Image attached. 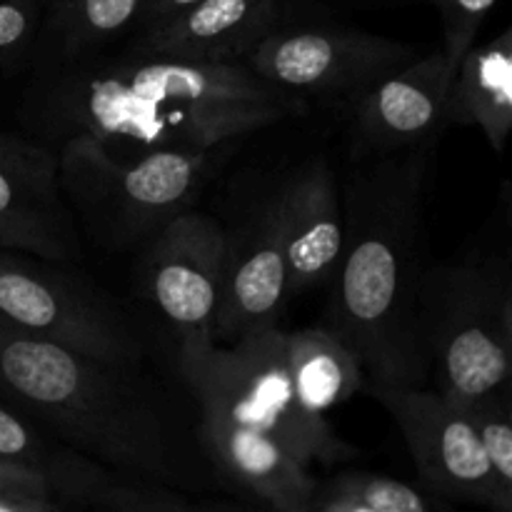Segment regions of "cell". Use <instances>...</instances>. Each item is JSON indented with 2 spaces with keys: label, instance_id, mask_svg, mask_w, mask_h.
Here are the masks:
<instances>
[{
  "label": "cell",
  "instance_id": "cell-1",
  "mask_svg": "<svg viewBox=\"0 0 512 512\" xmlns=\"http://www.w3.org/2000/svg\"><path fill=\"white\" fill-rule=\"evenodd\" d=\"M25 105V120L48 148L90 140L115 155L218 150L303 110L298 95L245 63L133 53L40 70Z\"/></svg>",
  "mask_w": 512,
  "mask_h": 512
},
{
  "label": "cell",
  "instance_id": "cell-2",
  "mask_svg": "<svg viewBox=\"0 0 512 512\" xmlns=\"http://www.w3.org/2000/svg\"><path fill=\"white\" fill-rule=\"evenodd\" d=\"M435 140L383 155L345 193V240L328 325L373 385H425L423 193Z\"/></svg>",
  "mask_w": 512,
  "mask_h": 512
},
{
  "label": "cell",
  "instance_id": "cell-3",
  "mask_svg": "<svg viewBox=\"0 0 512 512\" xmlns=\"http://www.w3.org/2000/svg\"><path fill=\"white\" fill-rule=\"evenodd\" d=\"M178 365L200 408V440L210 458L278 512L313 505L310 465L353 458L328 420L295 395L278 325L230 345L180 338Z\"/></svg>",
  "mask_w": 512,
  "mask_h": 512
},
{
  "label": "cell",
  "instance_id": "cell-4",
  "mask_svg": "<svg viewBox=\"0 0 512 512\" xmlns=\"http://www.w3.org/2000/svg\"><path fill=\"white\" fill-rule=\"evenodd\" d=\"M128 368L35 338L0 318V400L75 453L130 478L173 483L178 450Z\"/></svg>",
  "mask_w": 512,
  "mask_h": 512
},
{
  "label": "cell",
  "instance_id": "cell-5",
  "mask_svg": "<svg viewBox=\"0 0 512 512\" xmlns=\"http://www.w3.org/2000/svg\"><path fill=\"white\" fill-rule=\"evenodd\" d=\"M510 273L503 258L425 270L423 335L438 393L488 400L512 378Z\"/></svg>",
  "mask_w": 512,
  "mask_h": 512
},
{
  "label": "cell",
  "instance_id": "cell-6",
  "mask_svg": "<svg viewBox=\"0 0 512 512\" xmlns=\"http://www.w3.org/2000/svg\"><path fill=\"white\" fill-rule=\"evenodd\" d=\"M218 150L115 155L90 140H68L55 153L63 190L90 228L113 240H128L153 235L188 210Z\"/></svg>",
  "mask_w": 512,
  "mask_h": 512
},
{
  "label": "cell",
  "instance_id": "cell-7",
  "mask_svg": "<svg viewBox=\"0 0 512 512\" xmlns=\"http://www.w3.org/2000/svg\"><path fill=\"white\" fill-rule=\"evenodd\" d=\"M0 318L115 368H130L140 358L138 338L118 310L65 275L8 250H0Z\"/></svg>",
  "mask_w": 512,
  "mask_h": 512
},
{
  "label": "cell",
  "instance_id": "cell-8",
  "mask_svg": "<svg viewBox=\"0 0 512 512\" xmlns=\"http://www.w3.org/2000/svg\"><path fill=\"white\" fill-rule=\"evenodd\" d=\"M370 393L400 428L430 493L493 508V468L470 408L423 385H370Z\"/></svg>",
  "mask_w": 512,
  "mask_h": 512
},
{
  "label": "cell",
  "instance_id": "cell-9",
  "mask_svg": "<svg viewBox=\"0 0 512 512\" xmlns=\"http://www.w3.org/2000/svg\"><path fill=\"white\" fill-rule=\"evenodd\" d=\"M418 58L400 40L353 28H290L265 35L245 65L290 95H360Z\"/></svg>",
  "mask_w": 512,
  "mask_h": 512
},
{
  "label": "cell",
  "instance_id": "cell-10",
  "mask_svg": "<svg viewBox=\"0 0 512 512\" xmlns=\"http://www.w3.org/2000/svg\"><path fill=\"white\" fill-rule=\"evenodd\" d=\"M153 235L143 263L145 293L180 338H213L230 235L213 215L198 210H183Z\"/></svg>",
  "mask_w": 512,
  "mask_h": 512
},
{
  "label": "cell",
  "instance_id": "cell-11",
  "mask_svg": "<svg viewBox=\"0 0 512 512\" xmlns=\"http://www.w3.org/2000/svg\"><path fill=\"white\" fill-rule=\"evenodd\" d=\"M63 193L53 148L0 133V250L45 260L78 255L75 218Z\"/></svg>",
  "mask_w": 512,
  "mask_h": 512
},
{
  "label": "cell",
  "instance_id": "cell-12",
  "mask_svg": "<svg viewBox=\"0 0 512 512\" xmlns=\"http://www.w3.org/2000/svg\"><path fill=\"white\" fill-rule=\"evenodd\" d=\"M453 80V65L435 50L370 85L358 98L350 130L355 155H388L438 138L448 125Z\"/></svg>",
  "mask_w": 512,
  "mask_h": 512
},
{
  "label": "cell",
  "instance_id": "cell-13",
  "mask_svg": "<svg viewBox=\"0 0 512 512\" xmlns=\"http://www.w3.org/2000/svg\"><path fill=\"white\" fill-rule=\"evenodd\" d=\"M288 298L283 213L280 200L273 198L243 238H230L228 273L213 330L215 343H235L243 335L275 328Z\"/></svg>",
  "mask_w": 512,
  "mask_h": 512
},
{
  "label": "cell",
  "instance_id": "cell-14",
  "mask_svg": "<svg viewBox=\"0 0 512 512\" xmlns=\"http://www.w3.org/2000/svg\"><path fill=\"white\" fill-rule=\"evenodd\" d=\"M275 0H200L155 28L140 30L130 53L185 63H245L275 30Z\"/></svg>",
  "mask_w": 512,
  "mask_h": 512
},
{
  "label": "cell",
  "instance_id": "cell-15",
  "mask_svg": "<svg viewBox=\"0 0 512 512\" xmlns=\"http://www.w3.org/2000/svg\"><path fill=\"white\" fill-rule=\"evenodd\" d=\"M283 213L288 293L305 290L333 278L345 240V210L333 170L315 160L300 170L278 193Z\"/></svg>",
  "mask_w": 512,
  "mask_h": 512
},
{
  "label": "cell",
  "instance_id": "cell-16",
  "mask_svg": "<svg viewBox=\"0 0 512 512\" xmlns=\"http://www.w3.org/2000/svg\"><path fill=\"white\" fill-rule=\"evenodd\" d=\"M448 125L478 128L495 153L512 135V23L498 38L473 45L455 73Z\"/></svg>",
  "mask_w": 512,
  "mask_h": 512
},
{
  "label": "cell",
  "instance_id": "cell-17",
  "mask_svg": "<svg viewBox=\"0 0 512 512\" xmlns=\"http://www.w3.org/2000/svg\"><path fill=\"white\" fill-rule=\"evenodd\" d=\"M148 0H45L38 55L43 70L93 58L98 48L138 23Z\"/></svg>",
  "mask_w": 512,
  "mask_h": 512
},
{
  "label": "cell",
  "instance_id": "cell-18",
  "mask_svg": "<svg viewBox=\"0 0 512 512\" xmlns=\"http://www.w3.org/2000/svg\"><path fill=\"white\" fill-rule=\"evenodd\" d=\"M283 355L295 395L318 415L348 403L363 385L358 355L328 328L283 333Z\"/></svg>",
  "mask_w": 512,
  "mask_h": 512
},
{
  "label": "cell",
  "instance_id": "cell-19",
  "mask_svg": "<svg viewBox=\"0 0 512 512\" xmlns=\"http://www.w3.org/2000/svg\"><path fill=\"white\" fill-rule=\"evenodd\" d=\"M0 458L40 470L53 485L55 498H63L70 505H75L83 488H88L100 468H105L55 440L3 400H0Z\"/></svg>",
  "mask_w": 512,
  "mask_h": 512
},
{
  "label": "cell",
  "instance_id": "cell-20",
  "mask_svg": "<svg viewBox=\"0 0 512 512\" xmlns=\"http://www.w3.org/2000/svg\"><path fill=\"white\" fill-rule=\"evenodd\" d=\"M75 505L93 512H238L215 505H195L150 480L118 475L110 468L100 470Z\"/></svg>",
  "mask_w": 512,
  "mask_h": 512
},
{
  "label": "cell",
  "instance_id": "cell-21",
  "mask_svg": "<svg viewBox=\"0 0 512 512\" xmlns=\"http://www.w3.org/2000/svg\"><path fill=\"white\" fill-rule=\"evenodd\" d=\"M333 488L353 495L375 512H453L440 495H425L423 490L373 473H348L335 480Z\"/></svg>",
  "mask_w": 512,
  "mask_h": 512
},
{
  "label": "cell",
  "instance_id": "cell-22",
  "mask_svg": "<svg viewBox=\"0 0 512 512\" xmlns=\"http://www.w3.org/2000/svg\"><path fill=\"white\" fill-rule=\"evenodd\" d=\"M468 408L478 423L485 450H488L490 468H493L495 500L490 510L512 512V428L490 398L468 405Z\"/></svg>",
  "mask_w": 512,
  "mask_h": 512
},
{
  "label": "cell",
  "instance_id": "cell-23",
  "mask_svg": "<svg viewBox=\"0 0 512 512\" xmlns=\"http://www.w3.org/2000/svg\"><path fill=\"white\" fill-rule=\"evenodd\" d=\"M433 5L443 23V53L458 73L460 63L475 45L480 25L490 15L498 0H425Z\"/></svg>",
  "mask_w": 512,
  "mask_h": 512
},
{
  "label": "cell",
  "instance_id": "cell-24",
  "mask_svg": "<svg viewBox=\"0 0 512 512\" xmlns=\"http://www.w3.org/2000/svg\"><path fill=\"white\" fill-rule=\"evenodd\" d=\"M43 13L45 0H0V65L33 48Z\"/></svg>",
  "mask_w": 512,
  "mask_h": 512
},
{
  "label": "cell",
  "instance_id": "cell-25",
  "mask_svg": "<svg viewBox=\"0 0 512 512\" xmlns=\"http://www.w3.org/2000/svg\"><path fill=\"white\" fill-rule=\"evenodd\" d=\"M0 493L38 495V498H55L53 485L40 470L15 460L0 458Z\"/></svg>",
  "mask_w": 512,
  "mask_h": 512
},
{
  "label": "cell",
  "instance_id": "cell-26",
  "mask_svg": "<svg viewBox=\"0 0 512 512\" xmlns=\"http://www.w3.org/2000/svg\"><path fill=\"white\" fill-rule=\"evenodd\" d=\"M198 3L200 0H148L138 20L140 30H148V28H155V25L168 23V20H173L175 15L185 13V10L193 8V5Z\"/></svg>",
  "mask_w": 512,
  "mask_h": 512
},
{
  "label": "cell",
  "instance_id": "cell-27",
  "mask_svg": "<svg viewBox=\"0 0 512 512\" xmlns=\"http://www.w3.org/2000/svg\"><path fill=\"white\" fill-rule=\"evenodd\" d=\"M0 512H58L55 498H38V495L0 493Z\"/></svg>",
  "mask_w": 512,
  "mask_h": 512
},
{
  "label": "cell",
  "instance_id": "cell-28",
  "mask_svg": "<svg viewBox=\"0 0 512 512\" xmlns=\"http://www.w3.org/2000/svg\"><path fill=\"white\" fill-rule=\"evenodd\" d=\"M310 510L313 512H375L365 503H360L358 498H353V495L343 493V490H338V488H330L328 498H325L318 508H315V505H310Z\"/></svg>",
  "mask_w": 512,
  "mask_h": 512
},
{
  "label": "cell",
  "instance_id": "cell-29",
  "mask_svg": "<svg viewBox=\"0 0 512 512\" xmlns=\"http://www.w3.org/2000/svg\"><path fill=\"white\" fill-rule=\"evenodd\" d=\"M490 400H493V403L498 405L500 415H503V418L508 420V425L512 428V378Z\"/></svg>",
  "mask_w": 512,
  "mask_h": 512
},
{
  "label": "cell",
  "instance_id": "cell-30",
  "mask_svg": "<svg viewBox=\"0 0 512 512\" xmlns=\"http://www.w3.org/2000/svg\"><path fill=\"white\" fill-rule=\"evenodd\" d=\"M505 215H508V220L512 223V183L505 188Z\"/></svg>",
  "mask_w": 512,
  "mask_h": 512
},
{
  "label": "cell",
  "instance_id": "cell-31",
  "mask_svg": "<svg viewBox=\"0 0 512 512\" xmlns=\"http://www.w3.org/2000/svg\"><path fill=\"white\" fill-rule=\"evenodd\" d=\"M510 323H512V273H510Z\"/></svg>",
  "mask_w": 512,
  "mask_h": 512
},
{
  "label": "cell",
  "instance_id": "cell-32",
  "mask_svg": "<svg viewBox=\"0 0 512 512\" xmlns=\"http://www.w3.org/2000/svg\"><path fill=\"white\" fill-rule=\"evenodd\" d=\"M300 512H313V510H310V508H308V510H300Z\"/></svg>",
  "mask_w": 512,
  "mask_h": 512
}]
</instances>
